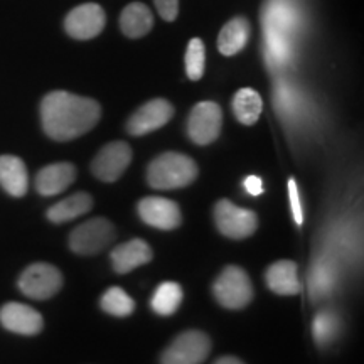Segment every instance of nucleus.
Returning <instances> with one entry per match:
<instances>
[{
	"label": "nucleus",
	"instance_id": "obj_2",
	"mask_svg": "<svg viewBox=\"0 0 364 364\" xmlns=\"http://www.w3.org/2000/svg\"><path fill=\"white\" fill-rule=\"evenodd\" d=\"M198 164L179 152H164L154 159L147 169L150 188L159 191L181 189L193 184L198 177Z\"/></svg>",
	"mask_w": 364,
	"mask_h": 364
},
{
	"label": "nucleus",
	"instance_id": "obj_4",
	"mask_svg": "<svg viewBox=\"0 0 364 364\" xmlns=\"http://www.w3.org/2000/svg\"><path fill=\"white\" fill-rule=\"evenodd\" d=\"M115 240V226L107 218L81 223L70 235V248L78 255H97Z\"/></svg>",
	"mask_w": 364,
	"mask_h": 364
},
{
	"label": "nucleus",
	"instance_id": "obj_20",
	"mask_svg": "<svg viewBox=\"0 0 364 364\" xmlns=\"http://www.w3.org/2000/svg\"><path fill=\"white\" fill-rule=\"evenodd\" d=\"M154 16L145 4L132 2L122 11L120 27L127 38L139 39L152 29Z\"/></svg>",
	"mask_w": 364,
	"mask_h": 364
},
{
	"label": "nucleus",
	"instance_id": "obj_26",
	"mask_svg": "<svg viewBox=\"0 0 364 364\" xmlns=\"http://www.w3.org/2000/svg\"><path fill=\"white\" fill-rule=\"evenodd\" d=\"M204 65H206V49H204L203 41L199 38L191 39L188 49H186V73H188L189 80H201Z\"/></svg>",
	"mask_w": 364,
	"mask_h": 364
},
{
	"label": "nucleus",
	"instance_id": "obj_12",
	"mask_svg": "<svg viewBox=\"0 0 364 364\" xmlns=\"http://www.w3.org/2000/svg\"><path fill=\"white\" fill-rule=\"evenodd\" d=\"M139 215L144 223L162 231L176 230L182 223L181 209L177 203L166 198H145L139 203Z\"/></svg>",
	"mask_w": 364,
	"mask_h": 364
},
{
	"label": "nucleus",
	"instance_id": "obj_23",
	"mask_svg": "<svg viewBox=\"0 0 364 364\" xmlns=\"http://www.w3.org/2000/svg\"><path fill=\"white\" fill-rule=\"evenodd\" d=\"M182 297H184V292H182V287L179 284H176V282H164L154 292L150 306H152L159 316H172L181 307Z\"/></svg>",
	"mask_w": 364,
	"mask_h": 364
},
{
	"label": "nucleus",
	"instance_id": "obj_16",
	"mask_svg": "<svg viewBox=\"0 0 364 364\" xmlns=\"http://www.w3.org/2000/svg\"><path fill=\"white\" fill-rule=\"evenodd\" d=\"M0 186L14 198H22L29 188L26 164L16 156L0 157Z\"/></svg>",
	"mask_w": 364,
	"mask_h": 364
},
{
	"label": "nucleus",
	"instance_id": "obj_21",
	"mask_svg": "<svg viewBox=\"0 0 364 364\" xmlns=\"http://www.w3.org/2000/svg\"><path fill=\"white\" fill-rule=\"evenodd\" d=\"M93 208V199L88 193H76L73 196H68L66 199L59 201L48 209L46 216L51 223H68L71 220H76V218L86 215V213L91 211Z\"/></svg>",
	"mask_w": 364,
	"mask_h": 364
},
{
	"label": "nucleus",
	"instance_id": "obj_27",
	"mask_svg": "<svg viewBox=\"0 0 364 364\" xmlns=\"http://www.w3.org/2000/svg\"><path fill=\"white\" fill-rule=\"evenodd\" d=\"M336 332H338V321H336V317L329 316V314H321V316L316 317V321H314V338H316L317 344H331Z\"/></svg>",
	"mask_w": 364,
	"mask_h": 364
},
{
	"label": "nucleus",
	"instance_id": "obj_13",
	"mask_svg": "<svg viewBox=\"0 0 364 364\" xmlns=\"http://www.w3.org/2000/svg\"><path fill=\"white\" fill-rule=\"evenodd\" d=\"M0 322L7 331L22 336L39 334L44 327L43 316L36 309L19 302H9L0 309Z\"/></svg>",
	"mask_w": 364,
	"mask_h": 364
},
{
	"label": "nucleus",
	"instance_id": "obj_24",
	"mask_svg": "<svg viewBox=\"0 0 364 364\" xmlns=\"http://www.w3.org/2000/svg\"><path fill=\"white\" fill-rule=\"evenodd\" d=\"M100 306L107 314L115 317H127L135 311V302L129 294L120 287H110L107 292L103 294Z\"/></svg>",
	"mask_w": 364,
	"mask_h": 364
},
{
	"label": "nucleus",
	"instance_id": "obj_5",
	"mask_svg": "<svg viewBox=\"0 0 364 364\" xmlns=\"http://www.w3.org/2000/svg\"><path fill=\"white\" fill-rule=\"evenodd\" d=\"M211 353V341L201 331H186L162 353V364H201Z\"/></svg>",
	"mask_w": 364,
	"mask_h": 364
},
{
	"label": "nucleus",
	"instance_id": "obj_14",
	"mask_svg": "<svg viewBox=\"0 0 364 364\" xmlns=\"http://www.w3.org/2000/svg\"><path fill=\"white\" fill-rule=\"evenodd\" d=\"M76 179V167L70 162L46 166L36 176V189L41 196H56L66 191Z\"/></svg>",
	"mask_w": 364,
	"mask_h": 364
},
{
	"label": "nucleus",
	"instance_id": "obj_28",
	"mask_svg": "<svg viewBox=\"0 0 364 364\" xmlns=\"http://www.w3.org/2000/svg\"><path fill=\"white\" fill-rule=\"evenodd\" d=\"M289 198H290V206H292L294 220L299 226H302L304 211H302V206H300L299 188H297V182H295L294 177H290V179H289Z\"/></svg>",
	"mask_w": 364,
	"mask_h": 364
},
{
	"label": "nucleus",
	"instance_id": "obj_7",
	"mask_svg": "<svg viewBox=\"0 0 364 364\" xmlns=\"http://www.w3.org/2000/svg\"><path fill=\"white\" fill-rule=\"evenodd\" d=\"M63 287V275L49 263H34L22 272L19 289L26 297L46 300L56 295Z\"/></svg>",
	"mask_w": 364,
	"mask_h": 364
},
{
	"label": "nucleus",
	"instance_id": "obj_31",
	"mask_svg": "<svg viewBox=\"0 0 364 364\" xmlns=\"http://www.w3.org/2000/svg\"><path fill=\"white\" fill-rule=\"evenodd\" d=\"M215 364H245V363L241 361V359L235 358V356H223V358L218 359Z\"/></svg>",
	"mask_w": 364,
	"mask_h": 364
},
{
	"label": "nucleus",
	"instance_id": "obj_10",
	"mask_svg": "<svg viewBox=\"0 0 364 364\" xmlns=\"http://www.w3.org/2000/svg\"><path fill=\"white\" fill-rule=\"evenodd\" d=\"M174 117V107L164 98L150 100L136 110L127 122V132L134 136L147 135L162 129Z\"/></svg>",
	"mask_w": 364,
	"mask_h": 364
},
{
	"label": "nucleus",
	"instance_id": "obj_11",
	"mask_svg": "<svg viewBox=\"0 0 364 364\" xmlns=\"http://www.w3.org/2000/svg\"><path fill=\"white\" fill-rule=\"evenodd\" d=\"M105 11L98 4H83L75 7L65 19V29L71 38L88 41L97 38L105 29Z\"/></svg>",
	"mask_w": 364,
	"mask_h": 364
},
{
	"label": "nucleus",
	"instance_id": "obj_9",
	"mask_svg": "<svg viewBox=\"0 0 364 364\" xmlns=\"http://www.w3.org/2000/svg\"><path fill=\"white\" fill-rule=\"evenodd\" d=\"M132 162V149L125 142H112L100 150L91 162V172L103 182H115Z\"/></svg>",
	"mask_w": 364,
	"mask_h": 364
},
{
	"label": "nucleus",
	"instance_id": "obj_18",
	"mask_svg": "<svg viewBox=\"0 0 364 364\" xmlns=\"http://www.w3.org/2000/svg\"><path fill=\"white\" fill-rule=\"evenodd\" d=\"M299 16L289 0H272L265 7L263 14V27L265 31H273L290 36V33L297 27Z\"/></svg>",
	"mask_w": 364,
	"mask_h": 364
},
{
	"label": "nucleus",
	"instance_id": "obj_19",
	"mask_svg": "<svg viewBox=\"0 0 364 364\" xmlns=\"http://www.w3.org/2000/svg\"><path fill=\"white\" fill-rule=\"evenodd\" d=\"M252 34V26L245 17H235L223 27L218 36V49L225 56H235L245 48Z\"/></svg>",
	"mask_w": 364,
	"mask_h": 364
},
{
	"label": "nucleus",
	"instance_id": "obj_17",
	"mask_svg": "<svg viewBox=\"0 0 364 364\" xmlns=\"http://www.w3.org/2000/svg\"><path fill=\"white\" fill-rule=\"evenodd\" d=\"M267 285L279 295H295L300 292L297 265L290 260L275 262L265 273Z\"/></svg>",
	"mask_w": 364,
	"mask_h": 364
},
{
	"label": "nucleus",
	"instance_id": "obj_6",
	"mask_svg": "<svg viewBox=\"0 0 364 364\" xmlns=\"http://www.w3.org/2000/svg\"><path fill=\"white\" fill-rule=\"evenodd\" d=\"M215 221L221 235L231 240H243L252 236L258 228V216L250 209L240 208L228 199L218 201Z\"/></svg>",
	"mask_w": 364,
	"mask_h": 364
},
{
	"label": "nucleus",
	"instance_id": "obj_8",
	"mask_svg": "<svg viewBox=\"0 0 364 364\" xmlns=\"http://www.w3.org/2000/svg\"><path fill=\"white\" fill-rule=\"evenodd\" d=\"M223 112L215 102H201L191 110L188 120L189 139L198 145L213 144L221 134Z\"/></svg>",
	"mask_w": 364,
	"mask_h": 364
},
{
	"label": "nucleus",
	"instance_id": "obj_30",
	"mask_svg": "<svg viewBox=\"0 0 364 364\" xmlns=\"http://www.w3.org/2000/svg\"><path fill=\"white\" fill-rule=\"evenodd\" d=\"M245 189L252 196H260L263 193V181L257 176H250L245 179Z\"/></svg>",
	"mask_w": 364,
	"mask_h": 364
},
{
	"label": "nucleus",
	"instance_id": "obj_1",
	"mask_svg": "<svg viewBox=\"0 0 364 364\" xmlns=\"http://www.w3.org/2000/svg\"><path fill=\"white\" fill-rule=\"evenodd\" d=\"M102 117V107L93 98L68 91H53L41 103V120L46 135L58 142L88 134Z\"/></svg>",
	"mask_w": 364,
	"mask_h": 364
},
{
	"label": "nucleus",
	"instance_id": "obj_22",
	"mask_svg": "<svg viewBox=\"0 0 364 364\" xmlns=\"http://www.w3.org/2000/svg\"><path fill=\"white\" fill-rule=\"evenodd\" d=\"M263 102L262 97L252 88H243L236 91L233 97V113L240 124L255 125L262 115Z\"/></svg>",
	"mask_w": 364,
	"mask_h": 364
},
{
	"label": "nucleus",
	"instance_id": "obj_25",
	"mask_svg": "<svg viewBox=\"0 0 364 364\" xmlns=\"http://www.w3.org/2000/svg\"><path fill=\"white\" fill-rule=\"evenodd\" d=\"M267 41V58L273 66L285 65L292 54V46H290V36L273 33V31H265Z\"/></svg>",
	"mask_w": 364,
	"mask_h": 364
},
{
	"label": "nucleus",
	"instance_id": "obj_29",
	"mask_svg": "<svg viewBox=\"0 0 364 364\" xmlns=\"http://www.w3.org/2000/svg\"><path fill=\"white\" fill-rule=\"evenodd\" d=\"M156 2L157 12L161 14L164 21H176L177 14H179V0H154Z\"/></svg>",
	"mask_w": 364,
	"mask_h": 364
},
{
	"label": "nucleus",
	"instance_id": "obj_15",
	"mask_svg": "<svg viewBox=\"0 0 364 364\" xmlns=\"http://www.w3.org/2000/svg\"><path fill=\"white\" fill-rule=\"evenodd\" d=\"M154 253L144 240H132L112 250V265L117 273L124 275L152 260Z\"/></svg>",
	"mask_w": 364,
	"mask_h": 364
},
{
	"label": "nucleus",
	"instance_id": "obj_3",
	"mask_svg": "<svg viewBox=\"0 0 364 364\" xmlns=\"http://www.w3.org/2000/svg\"><path fill=\"white\" fill-rule=\"evenodd\" d=\"M213 294L223 307L238 311L253 299V287L248 273L240 267H226L213 285Z\"/></svg>",
	"mask_w": 364,
	"mask_h": 364
}]
</instances>
